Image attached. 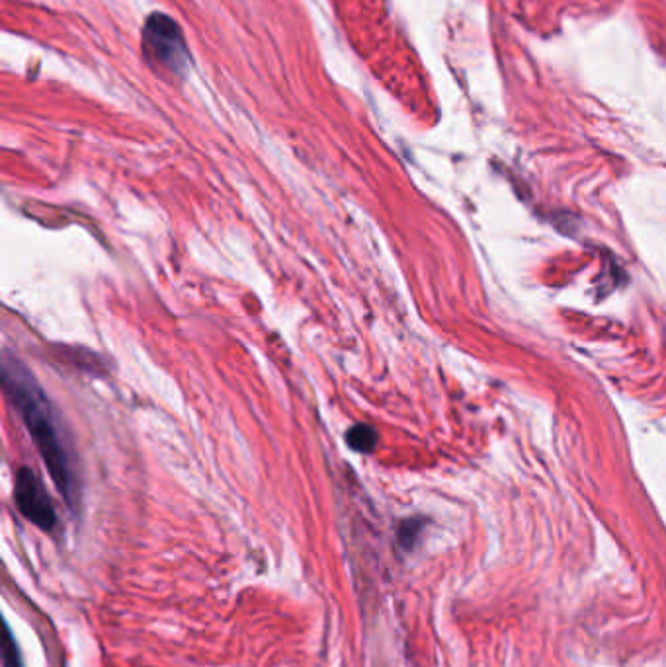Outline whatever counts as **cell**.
I'll return each mask as SVG.
<instances>
[{"label":"cell","instance_id":"6da1fadb","mask_svg":"<svg viewBox=\"0 0 666 667\" xmlns=\"http://www.w3.org/2000/svg\"><path fill=\"white\" fill-rule=\"evenodd\" d=\"M2 387L10 404L17 408L18 414L28 428V433L32 435L33 443L50 471L51 481L55 482L59 492L73 507L79 494L73 459L66 448L61 420L51 400L33 379V374L20 361L10 358L9 353L4 356V363H2Z\"/></svg>","mask_w":666,"mask_h":667},{"label":"cell","instance_id":"7a4b0ae2","mask_svg":"<svg viewBox=\"0 0 666 667\" xmlns=\"http://www.w3.org/2000/svg\"><path fill=\"white\" fill-rule=\"evenodd\" d=\"M143 51L148 61L174 74H182L188 65V50L181 28L166 14H151L143 30Z\"/></svg>","mask_w":666,"mask_h":667},{"label":"cell","instance_id":"3957f363","mask_svg":"<svg viewBox=\"0 0 666 667\" xmlns=\"http://www.w3.org/2000/svg\"><path fill=\"white\" fill-rule=\"evenodd\" d=\"M14 500H17L18 510L24 515L25 520L32 521L35 527L43 531H53L58 525V512L53 507L50 494L43 486V482L38 479V474L32 469L22 466L17 472V482H14Z\"/></svg>","mask_w":666,"mask_h":667},{"label":"cell","instance_id":"277c9868","mask_svg":"<svg viewBox=\"0 0 666 667\" xmlns=\"http://www.w3.org/2000/svg\"><path fill=\"white\" fill-rule=\"evenodd\" d=\"M348 448L355 449L358 453H371L378 441V433L370 425H355L350 432L346 433Z\"/></svg>","mask_w":666,"mask_h":667},{"label":"cell","instance_id":"5b68a950","mask_svg":"<svg viewBox=\"0 0 666 667\" xmlns=\"http://www.w3.org/2000/svg\"><path fill=\"white\" fill-rule=\"evenodd\" d=\"M2 661H4V667H24L17 638L7 623H4V635H2Z\"/></svg>","mask_w":666,"mask_h":667}]
</instances>
